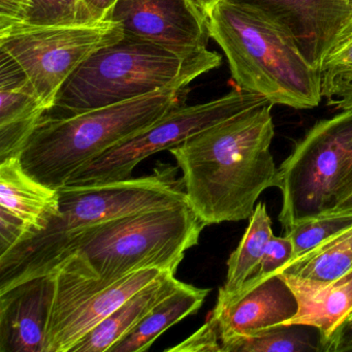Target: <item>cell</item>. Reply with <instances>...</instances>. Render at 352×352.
Returning <instances> with one entry per match:
<instances>
[{"label":"cell","mask_w":352,"mask_h":352,"mask_svg":"<svg viewBox=\"0 0 352 352\" xmlns=\"http://www.w3.org/2000/svg\"><path fill=\"white\" fill-rule=\"evenodd\" d=\"M47 113L24 69L0 51V162L20 157Z\"/></svg>","instance_id":"cell-15"},{"label":"cell","mask_w":352,"mask_h":352,"mask_svg":"<svg viewBox=\"0 0 352 352\" xmlns=\"http://www.w3.org/2000/svg\"><path fill=\"white\" fill-rule=\"evenodd\" d=\"M273 236L267 205L261 201L255 206L254 212L249 218L248 228L226 263L228 273L226 282L218 292V304L228 302L240 292L258 267L267 243Z\"/></svg>","instance_id":"cell-20"},{"label":"cell","mask_w":352,"mask_h":352,"mask_svg":"<svg viewBox=\"0 0 352 352\" xmlns=\"http://www.w3.org/2000/svg\"><path fill=\"white\" fill-rule=\"evenodd\" d=\"M174 166L158 164L141 178L58 188L60 213L48 228L0 255V294L49 275L69 245L85 230L133 214L187 203Z\"/></svg>","instance_id":"cell-2"},{"label":"cell","mask_w":352,"mask_h":352,"mask_svg":"<svg viewBox=\"0 0 352 352\" xmlns=\"http://www.w3.org/2000/svg\"><path fill=\"white\" fill-rule=\"evenodd\" d=\"M206 226L187 203L116 218L80 234L58 265L69 259L109 282L146 269L176 274Z\"/></svg>","instance_id":"cell-6"},{"label":"cell","mask_w":352,"mask_h":352,"mask_svg":"<svg viewBox=\"0 0 352 352\" xmlns=\"http://www.w3.org/2000/svg\"><path fill=\"white\" fill-rule=\"evenodd\" d=\"M322 96L335 110L352 111V76L321 79Z\"/></svg>","instance_id":"cell-27"},{"label":"cell","mask_w":352,"mask_h":352,"mask_svg":"<svg viewBox=\"0 0 352 352\" xmlns=\"http://www.w3.org/2000/svg\"><path fill=\"white\" fill-rule=\"evenodd\" d=\"M166 351L172 352H222L221 340L217 321L210 314L205 324L201 325L195 333L182 343Z\"/></svg>","instance_id":"cell-26"},{"label":"cell","mask_w":352,"mask_h":352,"mask_svg":"<svg viewBox=\"0 0 352 352\" xmlns=\"http://www.w3.org/2000/svg\"><path fill=\"white\" fill-rule=\"evenodd\" d=\"M86 23L83 0H30L22 25H67Z\"/></svg>","instance_id":"cell-24"},{"label":"cell","mask_w":352,"mask_h":352,"mask_svg":"<svg viewBox=\"0 0 352 352\" xmlns=\"http://www.w3.org/2000/svg\"><path fill=\"white\" fill-rule=\"evenodd\" d=\"M30 7V0H0V32L24 24Z\"/></svg>","instance_id":"cell-29"},{"label":"cell","mask_w":352,"mask_h":352,"mask_svg":"<svg viewBox=\"0 0 352 352\" xmlns=\"http://www.w3.org/2000/svg\"><path fill=\"white\" fill-rule=\"evenodd\" d=\"M54 286L51 273L0 294V352H45Z\"/></svg>","instance_id":"cell-14"},{"label":"cell","mask_w":352,"mask_h":352,"mask_svg":"<svg viewBox=\"0 0 352 352\" xmlns=\"http://www.w3.org/2000/svg\"><path fill=\"white\" fill-rule=\"evenodd\" d=\"M352 192V148L344 162L336 191V204ZM335 204V205H336ZM331 208V209H333Z\"/></svg>","instance_id":"cell-32"},{"label":"cell","mask_w":352,"mask_h":352,"mask_svg":"<svg viewBox=\"0 0 352 352\" xmlns=\"http://www.w3.org/2000/svg\"><path fill=\"white\" fill-rule=\"evenodd\" d=\"M352 148V111L315 123L294 144L278 168L283 230L307 218L322 215L336 204L344 162Z\"/></svg>","instance_id":"cell-7"},{"label":"cell","mask_w":352,"mask_h":352,"mask_svg":"<svg viewBox=\"0 0 352 352\" xmlns=\"http://www.w3.org/2000/svg\"><path fill=\"white\" fill-rule=\"evenodd\" d=\"M164 272L168 271L141 270L117 280L90 296L47 337L45 352H71L82 338Z\"/></svg>","instance_id":"cell-17"},{"label":"cell","mask_w":352,"mask_h":352,"mask_svg":"<svg viewBox=\"0 0 352 352\" xmlns=\"http://www.w3.org/2000/svg\"><path fill=\"white\" fill-rule=\"evenodd\" d=\"M207 19L236 87L274 106L308 110L320 104V71L307 60L287 28L256 8L228 0L216 3Z\"/></svg>","instance_id":"cell-3"},{"label":"cell","mask_w":352,"mask_h":352,"mask_svg":"<svg viewBox=\"0 0 352 352\" xmlns=\"http://www.w3.org/2000/svg\"><path fill=\"white\" fill-rule=\"evenodd\" d=\"M320 75L321 79L352 76V34L329 53L321 67Z\"/></svg>","instance_id":"cell-28"},{"label":"cell","mask_w":352,"mask_h":352,"mask_svg":"<svg viewBox=\"0 0 352 352\" xmlns=\"http://www.w3.org/2000/svg\"><path fill=\"white\" fill-rule=\"evenodd\" d=\"M298 300L296 314L284 325H306L319 333L320 351H327L339 327L352 314V271L324 282L280 273Z\"/></svg>","instance_id":"cell-16"},{"label":"cell","mask_w":352,"mask_h":352,"mask_svg":"<svg viewBox=\"0 0 352 352\" xmlns=\"http://www.w3.org/2000/svg\"><path fill=\"white\" fill-rule=\"evenodd\" d=\"M352 214V192L350 195H348L347 197H344L341 201H338L335 206H333V209L327 211V213L324 214Z\"/></svg>","instance_id":"cell-33"},{"label":"cell","mask_w":352,"mask_h":352,"mask_svg":"<svg viewBox=\"0 0 352 352\" xmlns=\"http://www.w3.org/2000/svg\"><path fill=\"white\" fill-rule=\"evenodd\" d=\"M220 65L221 56L208 49L184 56L124 34L78 67L61 88L54 109L65 115L78 114L129 102L158 90H185L199 76Z\"/></svg>","instance_id":"cell-5"},{"label":"cell","mask_w":352,"mask_h":352,"mask_svg":"<svg viewBox=\"0 0 352 352\" xmlns=\"http://www.w3.org/2000/svg\"><path fill=\"white\" fill-rule=\"evenodd\" d=\"M124 36L112 20L67 25H19L0 32V51L24 69L48 112L78 67Z\"/></svg>","instance_id":"cell-8"},{"label":"cell","mask_w":352,"mask_h":352,"mask_svg":"<svg viewBox=\"0 0 352 352\" xmlns=\"http://www.w3.org/2000/svg\"><path fill=\"white\" fill-rule=\"evenodd\" d=\"M352 224V214H322L292 224L286 236L294 245V259L302 256L325 239Z\"/></svg>","instance_id":"cell-23"},{"label":"cell","mask_w":352,"mask_h":352,"mask_svg":"<svg viewBox=\"0 0 352 352\" xmlns=\"http://www.w3.org/2000/svg\"><path fill=\"white\" fill-rule=\"evenodd\" d=\"M292 258H294V245L289 236L286 234L283 236H272L271 240L267 243L258 267L246 282L259 281L263 278L281 270Z\"/></svg>","instance_id":"cell-25"},{"label":"cell","mask_w":352,"mask_h":352,"mask_svg":"<svg viewBox=\"0 0 352 352\" xmlns=\"http://www.w3.org/2000/svg\"><path fill=\"white\" fill-rule=\"evenodd\" d=\"M267 104L271 102L263 96L236 87L211 102L195 106L178 104L137 137L113 148L78 170L67 185L131 179L135 166L149 156L177 147L213 125Z\"/></svg>","instance_id":"cell-9"},{"label":"cell","mask_w":352,"mask_h":352,"mask_svg":"<svg viewBox=\"0 0 352 352\" xmlns=\"http://www.w3.org/2000/svg\"><path fill=\"white\" fill-rule=\"evenodd\" d=\"M118 0H83L84 20L86 23L110 20L113 8Z\"/></svg>","instance_id":"cell-30"},{"label":"cell","mask_w":352,"mask_h":352,"mask_svg":"<svg viewBox=\"0 0 352 352\" xmlns=\"http://www.w3.org/2000/svg\"><path fill=\"white\" fill-rule=\"evenodd\" d=\"M296 296L279 272L257 282H246L240 292L211 312L219 329L222 352L234 342L289 320L298 312Z\"/></svg>","instance_id":"cell-13"},{"label":"cell","mask_w":352,"mask_h":352,"mask_svg":"<svg viewBox=\"0 0 352 352\" xmlns=\"http://www.w3.org/2000/svg\"><path fill=\"white\" fill-rule=\"evenodd\" d=\"M352 271V224L331 234L302 256L289 261L279 273L329 282Z\"/></svg>","instance_id":"cell-21"},{"label":"cell","mask_w":352,"mask_h":352,"mask_svg":"<svg viewBox=\"0 0 352 352\" xmlns=\"http://www.w3.org/2000/svg\"><path fill=\"white\" fill-rule=\"evenodd\" d=\"M177 282L175 273L164 272L82 338L71 352L110 351L115 344L141 322L158 302L172 292Z\"/></svg>","instance_id":"cell-18"},{"label":"cell","mask_w":352,"mask_h":352,"mask_svg":"<svg viewBox=\"0 0 352 352\" xmlns=\"http://www.w3.org/2000/svg\"><path fill=\"white\" fill-rule=\"evenodd\" d=\"M343 1L344 3H347V5L352 9V0H343Z\"/></svg>","instance_id":"cell-35"},{"label":"cell","mask_w":352,"mask_h":352,"mask_svg":"<svg viewBox=\"0 0 352 352\" xmlns=\"http://www.w3.org/2000/svg\"><path fill=\"white\" fill-rule=\"evenodd\" d=\"M59 213L58 189L30 176L20 157L0 162V255L44 232Z\"/></svg>","instance_id":"cell-12"},{"label":"cell","mask_w":352,"mask_h":352,"mask_svg":"<svg viewBox=\"0 0 352 352\" xmlns=\"http://www.w3.org/2000/svg\"><path fill=\"white\" fill-rule=\"evenodd\" d=\"M352 351V314L339 327L327 348V352Z\"/></svg>","instance_id":"cell-31"},{"label":"cell","mask_w":352,"mask_h":352,"mask_svg":"<svg viewBox=\"0 0 352 352\" xmlns=\"http://www.w3.org/2000/svg\"><path fill=\"white\" fill-rule=\"evenodd\" d=\"M184 90L168 88L96 110L45 116L20 160L26 173L53 188L113 148L126 143L180 104Z\"/></svg>","instance_id":"cell-4"},{"label":"cell","mask_w":352,"mask_h":352,"mask_svg":"<svg viewBox=\"0 0 352 352\" xmlns=\"http://www.w3.org/2000/svg\"><path fill=\"white\" fill-rule=\"evenodd\" d=\"M306 325L279 324L230 346L228 352L320 351L319 336H313Z\"/></svg>","instance_id":"cell-22"},{"label":"cell","mask_w":352,"mask_h":352,"mask_svg":"<svg viewBox=\"0 0 352 352\" xmlns=\"http://www.w3.org/2000/svg\"><path fill=\"white\" fill-rule=\"evenodd\" d=\"M206 16L209 13L210 10L219 3L220 0H191Z\"/></svg>","instance_id":"cell-34"},{"label":"cell","mask_w":352,"mask_h":352,"mask_svg":"<svg viewBox=\"0 0 352 352\" xmlns=\"http://www.w3.org/2000/svg\"><path fill=\"white\" fill-rule=\"evenodd\" d=\"M273 106L245 111L168 150L182 170L187 204L206 226L249 219L261 193L278 188Z\"/></svg>","instance_id":"cell-1"},{"label":"cell","mask_w":352,"mask_h":352,"mask_svg":"<svg viewBox=\"0 0 352 352\" xmlns=\"http://www.w3.org/2000/svg\"><path fill=\"white\" fill-rule=\"evenodd\" d=\"M210 292L209 288L195 287L178 280L172 292L158 302L141 322L109 352L147 351L164 331L185 317L197 313Z\"/></svg>","instance_id":"cell-19"},{"label":"cell","mask_w":352,"mask_h":352,"mask_svg":"<svg viewBox=\"0 0 352 352\" xmlns=\"http://www.w3.org/2000/svg\"><path fill=\"white\" fill-rule=\"evenodd\" d=\"M261 10L292 32L307 60L320 71L329 53L352 34L343 0H228Z\"/></svg>","instance_id":"cell-11"},{"label":"cell","mask_w":352,"mask_h":352,"mask_svg":"<svg viewBox=\"0 0 352 352\" xmlns=\"http://www.w3.org/2000/svg\"><path fill=\"white\" fill-rule=\"evenodd\" d=\"M110 20L125 36L166 47L184 56L207 50V16L191 0H118Z\"/></svg>","instance_id":"cell-10"}]
</instances>
